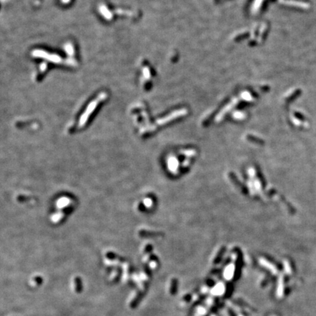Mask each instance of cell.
Here are the masks:
<instances>
[{
	"label": "cell",
	"instance_id": "6da1fadb",
	"mask_svg": "<svg viewBox=\"0 0 316 316\" xmlns=\"http://www.w3.org/2000/svg\"><path fill=\"white\" fill-rule=\"evenodd\" d=\"M63 1H65V2H67V1H69V0H63Z\"/></svg>",
	"mask_w": 316,
	"mask_h": 316
}]
</instances>
